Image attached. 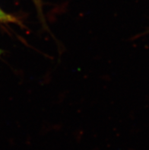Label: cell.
Segmentation results:
<instances>
[{
  "instance_id": "cell-2",
  "label": "cell",
  "mask_w": 149,
  "mask_h": 150,
  "mask_svg": "<svg viewBox=\"0 0 149 150\" xmlns=\"http://www.w3.org/2000/svg\"><path fill=\"white\" fill-rule=\"evenodd\" d=\"M34 2H35V4L37 5V8H38V12H39V14H40V18H41L42 20L44 21V17H43V13H42V8H41V4H40V0H34Z\"/></svg>"
},
{
  "instance_id": "cell-1",
  "label": "cell",
  "mask_w": 149,
  "mask_h": 150,
  "mask_svg": "<svg viewBox=\"0 0 149 150\" xmlns=\"http://www.w3.org/2000/svg\"><path fill=\"white\" fill-rule=\"evenodd\" d=\"M0 22L6 23V24H16L18 25H21V22L18 18L14 15L8 14L2 10L0 8Z\"/></svg>"
}]
</instances>
